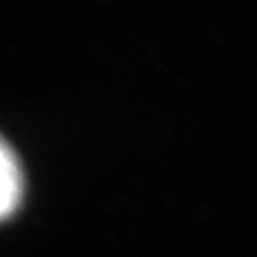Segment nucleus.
I'll list each match as a JSON object with an SVG mask.
<instances>
[{"instance_id":"1","label":"nucleus","mask_w":257,"mask_h":257,"mask_svg":"<svg viewBox=\"0 0 257 257\" xmlns=\"http://www.w3.org/2000/svg\"><path fill=\"white\" fill-rule=\"evenodd\" d=\"M23 169L12 147L0 138V221L7 219L21 205Z\"/></svg>"}]
</instances>
